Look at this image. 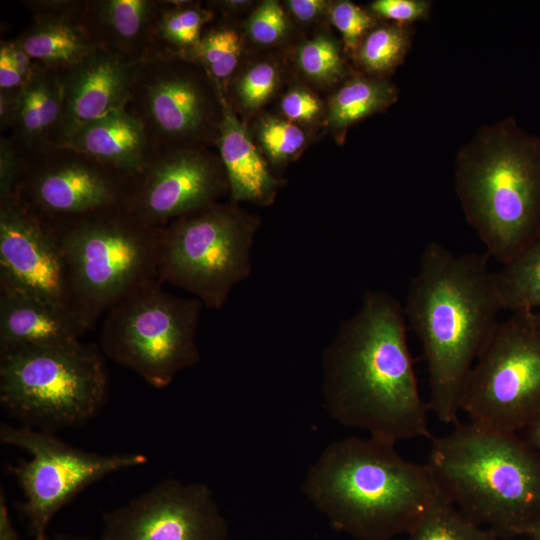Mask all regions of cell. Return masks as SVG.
I'll return each instance as SVG.
<instances>
[{
	"label": "cell",
	"mask_w": 540,
	"mask_h": 540,
	"mask_svg": "<svg viewBox=\"0 0 540 540\" xmlns=\"http://www.w3.org/2000/svg\"><path fill=\"white\" fill-rule=\"evenodd\" d=\"M405 312L389 293L369 290L322 356V397L339 424L393 444L431 439L406 336Z\"/></svg>",
	"instance_id": "obj_1"
},
{
	"label": "cell",
	"mask_w": 540,
	"mask_h": 540,
	"mask_svg": "<svg viewBox=\"0 0 540 540\" xmlns=\"http://www.w3.org/2000/svg\"><path fill=\"white\" fill-rule=\"evenodd\" d=\"M488 257L431 242L408 288L404 312L426 360L428 408L443 423L459 422L468 376L500 322Z\"/></svg>",
	"instance_id": "obj_2"
},
{
	"label": "cell",
	"mask_w": 540,
	"mask_h": 540,
	"mask_svg": "<svg viewBox=\"0 0 540 540\" xmlns=\"http://www.w3.org/2000/svg\"><path fill=\"white\" fill-rule=\"evenodd\" d=\"M302 492L332 528L357 540L407 533L442 494L427 463L369 436L336 440L310 466Z\"/></svg>",
	"instance_id": "obj_3"
},
{
	"label": "cell",
	"mask_w": 540,
	"mask_h": 540,
	"mask_svg": "<svg viewBox=\"0 0 540 540\" xmlns=\"http://www.w3.org/2000/svg\"><path fill=\"white\" fill-rule=\"evenodd\" d=\"M427 464L443 494L498 537L540 523V456L517 433L457 423L430 439Z\"/></svg>",
	"instance_id": "obj_4"
},
{
	"label": "cell",
	"mask_w": 540,
	"mask_h": 540,
	"mask_svg": "<svg viewBox=\"0 0 540 540\" xmlns=\"http://www.w3.org/2000/svg\"><path fill=\"white\" fill-rule=\"evenodd\" d=\"M456 179L469 224L500 263L540 230V140L515 123L484 132L460 158Z\"/></svg>",
	"instance_id": "obj_5"
},
{
	"label": "cell",
	"mask_w": 540,
	"mask_h": 540,
	"mask_svg": "<svg viewBox=\"0 0 540 540\" xmlns=\"http://www.w3.org/2000/svg\"><path fill=\"white\" fill-rule=\"evenodd\" d=\"M47 221L60 243L76 314L87 331L121 300L159 280L162 227L145 223L125 207Z\"/></svg>",
	"instance_id": "obj_6"
},
{
	"label": "cell",
	"mask_w": 540,
	"mask_h": 540,
	"mask_svg": "<svg viewBox=\"0 0 540 540\" xmlns=\"http://www.w3.org/2000/svg\"><path fill=\"white\" fill-rule=\"evenodd\" d=\"M108 389L95 344L78 341L0 353V402L24 426L53 432L84 424L104 406Z\"/></svg>",
	"instance_id": "obj_7"
},
{
	"label": "cell",
	"mask_w": 540,
	"mask_h": 540,
	"mask_svg": "<svg viewBox=\"0 0 540 540\" xmlns=\"http://www.w3.org/2000/svg\"><path fill=\"white\" fill-rule=\"evenodd\" d=\"M159 280L133 292L106 314L100 350L150 386L163 389L181 371L196 365L202 302L165 291Z\"/></svg>",
	"instance_id": "obj_8"
},
{
	"label": "cell",
	"mask_w": 540,
	"mask_h": 540,
	"mask_svg": "<svg viewBox=\"0 0 540 540\" xmlns=\"http://www.w3.org/2000/svg\"><path fill=\"white\" fill-rule=\"evenodd\" d=\"M256 219L219 203L161 228L158 279L192 293L204 306L222 309L231 290L252 272Z\"/></svg>",
	"instance_id": "obj_9"
},
{
	"label": "cell",
	"mask_w": 540,
	"mask_h": 540,
	"mask_svg": "<svg viewBox=\"0 0 540 540\" xmlns=\"http://www.w3.org/2000/svg\"><path fill=\"white\" fill-rule=\"evenodd\" d=\"M460 408L472 423L512 433L540 412V331L533 311L499 322L468 376Z\"/></svg>",
	"instance_id": "obj_10"
},
{
	"label": "cell",
	"mask_w": 540,
	"mask_h": 540,
	"mask_svg": "<svg viewBox=\"0 0 540 540\" xmlns=\"http://www.w3.org/2000/svg\"><path fill=\"white\" fill-rule=\"evenodd\" d=\"M0 441L26 450L28 460L10 467L25 501L22 511L34 539L47 536L55 514L78 493L107 475L141 466V453L99 454L71 446L53 432L2 423Z\"/></svg>",
	"instance_id": "obj_11"
},
{
	"label": "cell",
	"mask_w": 540,
	"mask_h": 540,
	"mask_svg": "<svg viewBox=\"0 0 540 540\" xmlns=\"http://www.w3.org/2000/svg\"><path fill=\"white\" fill-rule=\"evenodd\" d=\"M184 58L154 59L137 65L127 109L144 125L159 152L195 147L215 123L214 101L205 77ZM208 76V75H207Z\"/></svg>",
	"instance_id": "obj_12"
},
{
	"label": "cell",
	"mask_w": 540,
	"mask_h": 540,
	"mask_svg": "<svg viewBox=\"0 0 540 540\" xmlns=\"http://www.w3.org/2000/svg\"><path fill=\"white\" fill-rule=\"evenodd\" d=\"M15 200L47 220L123 206L133 176L69 146L21 157Z\"/></svg>",
	"instance_id": "obj_13"
},
{
	"label": "cell",
	"mask_w": 540,
	"mask_h": 540,
	"mask_svg": "<svg viewBox=\"0 0 540 540\" xmlns=\"http://www.w3.org/2000/svg\"><path fill=\"white\" fill-rule=\"evenodd\" d=\"M103 540H227L229 526L201 482L160 481L103 514Z\"/></svg>",
	"instance_id": "obj_14"
},
{
	"label": "cell",
	"mask_w": 540,
	"mask_h": 540,
	"mask_svg": "<svg viewBox=\"0 0 540 540\" xmlns=\"http://www.w3.org/2000/svg\"><path fill=\"white\" fill-rule=\"evenodd\" d=\"M0 292L59 307L78 319L53 226L15 199L0 201Z\"/></svg>",
	"instance_id": "obj_15"
},
{
	"label": "cell",
	"mask_w": 540,
	"mask_h": 540,
	"mask_svg": "<svg viewBox=\"0 0 540 540\" xmlns=\"http://www.w3.org/2000/svg\"><path fill=\"white\" fill-rule=\"evenodd\" d=\"M229 191L222 162L184 147L159 152L132 177L125 208L145 223L164 227L211 204Z\"/></svg>",
	"instance_id": "obj_16"
},
{
	"label": "cell",
	"mask_w": 540,
	"mask_h": 540,
	"mask_svg": "<svg viewBox=\"0 0 540 540\" xmlns=\"http://www.w3.org/2000/svg\"><path fill=\"white\" fill-rule=\"evenodd\" d=\"M137 65L102 47L56 69L62 89L58 147L81 127L128 105Z\"/></svg>",
	"instance_id": "obj_17"
},
{
	"label": "cell",
	"mask_w": 540,
	"mask_h": 540,
	"mask_svg": "<svg viewBox=\"0 0 540 540\" xmlns=\"http://www.w3.org/2000/svg\"><path fill=\"white\" fill-rule=\"evenodd\" d=\"M157 0H85L79 17L96 46L139 65L151 59Z\"/></svg>",
	"instance_id": "obj_18"
},
{
	"label": "cell",
	"mask_w": 540,
	"mask_h": 540,
	"mask_svg": "<svg viewBox=\"0 0 540 540\" xmlns=\"http://www.w3.org/2000/svg\"><path fill=\"white\" fill-rule=\"evenodd\" d=\"M64 146L129 176L142 171L159 154L143 123L127 108L81 127Z\"/></svg>",
	"instance_id": "obj_19"
},
{
	"label": "cell",
	"mask_w": 540,
	"mask_h": 540,
	"mask_svg": "<svg viewBox=\"0 0 540 540\" xmlns=\"http://www.w3.org/2000/svg\"><path fill=\"white\" fill-rule=\"evenodd\" d=\"M87 330L68 311L20 295L0 292V353L81 341Z\"/></svg>",
	"instance_id": "obj_20"
},
{
	"label": "cell",
	"mask_w": 540,
	"mask_h": 540,
	"mask_svg": "<svg viewBox=\"0 0 540 540\" xmlns=\"http://www.w3.org/2000/svg\"><path fill=\"white\" fill-rule=\"evenodd\" d=\"M62 89L56 69L40 65L20 90L8 136L16 153L32 156L58 147Z\"/></svg>",
	"instance_id": "obj_21"
},
{
	"label": "cell",
	"mask_w": 540,
	"mask_h": 540,
	"mask_svg": "<svg viewBox=\"0 0 540 540\" xmlns=\"http://www.w3.org/2000/svg\"><path fill=\"white\" fill-rule=\"evenodd\" d=\"M222 118L217 143L233 203L272 202L278 181L271 175L244 127L221 93Z\"/></svg>",
	"instance_id": "obj_22"
},
{
	"label": "cell",
	"mask_w": 540,
	"mask_h": 540,
	"mask_svg": "<svg viewBox=\"0 0 540 540\" xmlns=\"http://www.w3.org/2000/svg\"><path fill=\"white\" fill-rule=\"evenodd\" d=\"M81 5L70 13L32 15L31 24L14 40L44 67L80 62L98 47L80 21Z\"/></svg>",
	"instance_id": "obj_23"
},
{
	"label": "cell",
	"mask_w": 540,
	"mask_h": 540,
	"mask_svg": "<svg viewBox=\"0 0 540 540\" xmlns=\"http://www.w3.org/2000/svg\"><path fill=\"white\" fill-rule=\"evenodd\" d=\"M493 275L502 310L540 309V230Z\"/></svg>",
	"instance_id": "obj_24"
},
{
	"label": "cell",
	"mask_w": 540,
	"mask_h": 540,
	"mask_svg": "<svg viewBox=\"0 0 540 540\" xmlns=\"http://www.w3.org/2000/svg\"><path fill=\"white\" fill-rule=\"evenodd\" d=\"M210 19V11L197 5L161 1L149 61L162 58H184L199 43L203 26Z\"/></svg>",
	"instance_id": "obj_25"
},
{
	"label": "cell",
	"mask_w": 540,
	"mask_h": 540,
	"mask_svg": "<svg viewBox=\"0 0 540 540\" xmlns=\"http://www.w3.org/2000/svg\"><path fill=\"white\" fill-rule=\"evenodd\" d=\"M397 97L393 85L383 80L354 79L341 87L329 104V121L345 128L383 110Z\"/></svg>",
	"instance_id": "obj_26"
},
{
	"label": "cell",
	"mask_w": 540,
	"mask_h": 540,
	"mask_svg": "<svg viewBox=\"0 0 540 540\" xmlns=\"http://www.w3.org/2000/svg\"><path fill=\"white\" fill-rule=\"evenodd\" d=\"M408 535V540H498L491 529L472 521L443 492Z\"/></svg>",
	"instance_id": "obj_27"
},
{
	"label": "cell",
	"mask_w": 540,
	"mask_h": 540,
	"mask_svg": "<svg viewBox=\"0 0 540 540\" xmlns=\"http://www.w3.org/2000/svg\"><path fill=\"white\" fill-rule=\"evenodd\" d=\"M241 53V41L235 30L217 27L202 34L199 43L184 59L199 64L220 87L234 72Z\"/></svg>",
	"instance_id": "obj_28"
},
{
	"label": "cell",
	"mask_w": 540,
	"mask_h": 540,
	"mask_svg": "<svg viewBox=\"0 0 540 540\" xmlns=\"http://www.w3.org/2000/svg\"><path fill=\"white\" fill-rule=\"evenodd\" d=\"M408 25H387L373 29L362 40L358 60L365 70L383 73L395 68L405 57L411 43Z\"/></svg>",
	"instance_id": "obj_29"
},
{
	"label": "cell",
	"mask_w": 540,
	"mask_h": 540,
	"mask_svg": "<svg viewBox=\"0 0 540 540\" xmlns=\"http://www.w3.org/2000/svg\"><path fill=\"white\" fill-rule=\"evenodd\" d=\"M298 62L301 69L316 80L332 81L343 72L337 46L325 37L306 42L298 52Z\"/></svg>",
	"instance_id": "obj_30"
},
{
	"label": "cell",
	"mask_w": 540,
	"mask_h": 540,
	"mask_svg": "<svg viewBox=\"0 0 540 540\" xmlns=\"http://www.w3.org/2000/svg\"><path fill=\"white\" fill-rule=\"evenodd\" d=\"M260 141L274 161H284L296 154L305 142L303 131L280 119L269 118L263 122Z\"/></svg>",
	"instance_id": "obj_31"
},
{
	"label": "cell",
	"mask_w": 540,
	"mask_h": 540,
	"mask_svg": "<svg viewBox=\"0 0 540 540\" xmlns=\"http://www.w3.org/2000/svg\"><path fill=\"white\" fill-rule=\"evenodd\" d=\"M331 20L350 50H355L364 33L375 24L370 13L350 1L337 2L331 9Z\"/></svg>",
	"instance_id": "obj_32"
},
{
	"label": "cell",
	"mask_w": 540,
	"mask_h": 540,
	"mask_svg": "<svg viewBox=\"0 0 540 540\" xmlns=\"http://www.w3.org/2000/svg\"><path fill=\"white\" fill-rule=\"evenodd\" d=\"M278 81L275 67L269 63H259L242 77L238 93L244 106L256 108L273 93Z\"/></svg>",
	"instance_id": "obj_33"
},
{
	"label": "cell",
	"mask_w": 540,
	"mask_h": 540,
	"mask_svg": "<svg viewBox=\"0 0 540 540\" xmlns=\"http://www.w3.org/2000/svg\"><path fill=\"white\" fill-rule=\"evenodd\" d=\"M287 21L283 9L276 1L263 2L248 23L251 37L259 44L276 42L285 32Z\"/></svg>",
	"instance_id": "obj_34"
},
{
	"label": "cell",
	"mask_w": 540,
	"mask_h": 540,
	"mask_svg": "<svg viewBox=\"0 0 540 540\" xmlns=\"http://www.w3.org/2000/svg\"><path fill=\"white\" fill-rule=\"evenodd\" d=\"M374 14L400 25L426 19L431 2L426 0H376L370 5Z\"/></svg>",
	"instance_id": "obj_35"
},
{
	"label": "cell",
	"mask_w": 540,
	"mask_h": 540,
	"mask_svg": "<svg viewBox=\"0 0 540 540\" xmlns=\"http://www.w3.org/2000/svg\"><path fill=\"white\" fill-rule=\"evenodd\" d=\"M22 172V161L9 137L0 140V201L14 199Z\"/></svg>",
	"instance_id": "obj_36"
},
{
	"label": "cell",
	"mask_w": 540,
	"mask_h": 540,
	"mask_svg": "<svg viewBox=\"0 0 540 540\" xmlns=\"http://www.w3.org/2000/svg\"><path fill=\"white\" fill-rule=\"evenodd\" d=\"M320 102L312 94L303 90H293L283 98L281 109L291 120L310 121L320 111Z\"/></svg>",
	"instance_id": "obj_37"
},
{
	"label": "cell",
	"mask_w": 540,
	"mask_h": 540,
	"mask_svg": "<svg viewBox=\"0 0 540 540\" xmlns=\"http://www.w3.org/2000/svg\"><path fill=\"white\" fill-rule=\"evenodd\" d=\"M0 48L4 49L15 68L25 81H29L40 67L15 40L1 41Z\"/></svg>",
	"instance_id": "obj_38"
},
{
	"label": "cell",
	"mask_w": 540,
	"mask_h": 540,
	"mask_svg": "<svg viewBox=\"0 0 540 540\" xmlns=\"http://www.w3.org/2000/svg\"><path fill=\"white\" fill-rule=\"evenodd\" d=\"M26 83L5 50L0 48V91H19Z\"/></svg>",
	"instance_id": "obj_39"
},
{
	"label": "cell",
	"mask_w": 540,
	"mask_h": 540,
	"mask_svg": "<svg viewBox=\"0 0 540 540\" xmlns=\"http://www.w3.org/2000/svg\"><path fill=\"white\" fill-rule=\"evenodd\" d=\"M325 5L321 0H290L288 6L291 12L301 21L315 18Z\"/></svg>",
	"instance_id": "obj_40"
},
{
	"label": "cell",
	"mask_w": 540,
	"mask_h": 540,
	"mask_svg": "<svg viewBox=\"0 0 540 540\" xmlns=\"http://www.w3.org/2000/svg\"><path fill=\"white\" fill-rule=\"evenodd\" d=\"M19 91H0V127L1 130L9 129L12 123Z\"/></svg>",
	"instance_id": "obj_41"
},
{
	"label": "cell",
	"mask_w": 540,
	"mask_h": 540,
	"mask_svg": "<svg viewBox=\"0 0 540 540\" xmlns=\"http://www.w3.org/2000/svg\"><path fill=\"white\" fill-rule=\"evenodd\" d=\"M0 540H22L13 526L2 489L0 494Z\"/></svg>",
	"instance_id": "obj_42"
},
{
	"label": "cell",
	"mask_w": 540,
	"mask_h": 540,
	"mask_svg": "<svg viewBox=\"0 0 540 540\" xmlns=\"http://www.w3.org/2000/svg\"><path fill=\"white\" fill-rule=\"evenodd\" d=\"M525 430L528 433L529 444L540 456V412L533 418Z\"/></svg>",
	"instance_id": "obj_43"
},
{
	"label": "cell",
	"mask_w": 540,
	"mask_h": 540,
	"mask_svg": "<svg viewBox=\"0 0 540 540\" xmlns=\"http://www.w3.org/2000/svg\"><path fill=\"white\" fill-rule=\"evenodd\" d=\"M51 539L52 540H103L102 538L92 539L85 536L70 535V534H56Z\"/></svg>",
	"instance_id": "obj_44"
},
{
	"label": "cell",
	"mask_w": 540,
	"mask_h": 540,
	"mask_svg": "<svg viewBox=\"0 0 540 540\" xmlns=\"http://www.w3.org/2000/svg\"><path fill=\"white\" fill-rule=\"evenodd\" d=\"M532 540H540V523L533 526L526 534Z\"/></svg>",
	"instance_id": "obj_45"
},
{
	"label": "cell",
	"mask_w": 540,
	"mask_h": 540,
	"mask_svg": "<svg viewBox=\"0 0 540 540\" xmlns=\"http://www.w3.org/2000/svg\"><path fill=\"white\" fill-rule=\"evenodd\" d=\"M533 317L537 328L540 331V309L533 311Z\"/></svg>",
	"instance_id": "obj_46"
},
{
	"label": "cell",
	"mask_w": 540,
	"mask_h": 540,
	"mask_svg": "<svg viewBox=\"0 0 540 540\" xmlns=\"http://www.w3.org/2000/svg\"><path fill=\"white\" fill-rule=\"evenodd\" d=\"M33 540H52L51 538H49L48 536L44 537V538H41V539H33Z\"/></svg>",
	"instance_id": "obj_47"
}]
</instances>
